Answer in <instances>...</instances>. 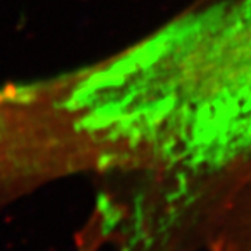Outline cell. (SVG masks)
I'll return each instance as SVG.
<instances>
[{
    "mask_svg": "<svg viewBox=\"0 0 251 251\" xmlns=\"http://www.w3.org/2000/svg\"><path fill=\"white\" fill-rule=\"evenodd\" d=\"M204 246L206 251H251V172L225 200Z\"/></svg>",
    "mask_w": 251,
    "mask_h": 251,
    "instance_id": "7a4b0ae2",
    "label": "cell"
},
{
    "mask_svg": "<svg viewBox=\"0 0 251 251\" xmlns=\"http://www.w3.org/2000/svg\"><path fill=\"white\" fill-rule=\"evenodd\" d=\"M70 176L52 77L0 85V208Z\"/></svg>",
    "mask_w": 251,
    "mask_h": 251,
    "instance_id": "6da1fadb",
    "label": "cell"
}]
</instances>
